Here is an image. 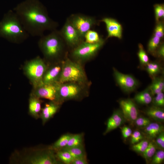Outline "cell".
<instances>
[{
    "label": "cell",
    "mask_w": 164,
    "mask_h": 164,
    "mask_svg": "<svg viewBox=\"0 0 164 164\" xmlns=\"http://www.w3.org/2000/svg\"><path fill=\"white\" fill-rule=\"evenodd\" d=\"M86 157L74 159L71 164H87Z\"/></svg>",
    "instance_id": "cell-41"
},
{
    "label": "cell",
    "mask_w": 164,
    "mask_h": 164,
    "mask_svg": "<svg viewBox=\"0 0 164 164\" xmlns=\"http://www.w3.org/2000/svg\"><path fill=\"white\" fill-rule=\"evenodd\" d=\"M160 41V38L154 36L150 39L148 45V50L150 53H153L156 50Z\"/></svg>",
    "instance_id": "cell-33"
},
{
    "label": "cell",
    "mask_w": 164,
    "mask_h": 164,
    "mask_svg": "<svg viewBox=\"0 0 164 164\" xmlns=\"http://www.w3.org/2000/svg\"><path fill=\"white\" fill-rule=\"evenodd\" d=\"M13 10L29 35L41 37L46 30H55L58 23L49 16L46 8L39 0H26Z\"/></svg>",
    "instance_id": "cell-1"
},
{
    "label": "cell",
    "mask_w": 164,
    "mask_h": 164,
    "mask_svg": "<svg viewBox=\"0 0 164 164\" xmlns=\"http://www.w3.org/2000/svg\"><path fill=\"white\" fill-rule=\"evenodd\" d=\"M84 39V42L89 43H95L100 41L102 39L100 38L99 36L96 31L90 30L85 34Z\"/></svg>",
    "instance_id": "cell-27"
},
{
    "label": "cell",
    "mask_w": 164,
    "mask_h": 164,
    "mask_svg": "<svg viewBox=\"0 0 164 164\" xmlns=\"http://www.w3.org/2000/svg\"><path fill=\"white\" fill-rule=\"evenodd\" d=\"M47 69L44 61L40 57H37L26 63L24 70L35 87L43 83V76Z\"/></svg>",
    "instance_id": "cell-5"
},
{
    "label": "cell",
    "mask_w": 164,
    "mask_h": 164,
    "mask_svg": "<svg viewBox=\"0 0 164 164\" xmlns=\"http://www.w3.org/2000/svg\"><path fill=\"white\" fill-rule=\"evenodd\" d=\"M104 43V40L103 39L97 43L93 44L87 43L83 41L73 48L72 56L77 60H87L95 55Z\"/></svg>",
    "instance_id": "cell-7"
},
{
    "label": "cell",
    "mask_w": 164,
    "mask_h": 164,
    "mask_svg": "<svg viewBox=\"0 0 164 164\" xmlns=\"http://www.w3.org/2000/svg\"><path fill=\"white\" fill-rule=\"evenodd\" d=\"M53 150L49 149L47 150L38 152L31 156L25 157L22 163L30 164H56L58 163Z\"/></svg>",
    "instance_id": "cell-9"
},
{
    "label": "cell",
    "mask_w": 164,
    "mask_h": 164,
    "mask_svg": "<svg viewBox=\"0 0 164 164\" xmlns=\"http://www.w3.org/2000/svg\"><path fill=\"white\" fill-rule=\"evenodd\" d=\"M82 84L75 82L57 84L56 97L54 101L59 104L65 100L78 97L82 91Z\"/></svg>",
    "instance_id": "cell-6"
},
{
    "label": "cell",
    "mask_w": 164,
    "mask_h": 164,
    "mask_svg": "<svg viewBox=\"0 0 164 164\" xmlns=\"http://www.w3.org/2000/svg\"><path fill=\"white\" fill-rule=\"evenodd\" d=\"M146 114L153 120L159 122L164 121V110L162 108L153 105L147 109Z\"/></svg>",
    "instance_id": "cell-20"
},
{
    "label": "cell",
    "mask_w": 164,
    "mask_h": 164,
    "mask_svg": "<svg viewBox=\"0 0 164 164\" xmlns=\"http://www.w3.org/2000/svg\"><path fill=\"white\" fill-rule=\"evenodd\" d=\"M29 35L13 10L9 11L0 22V37L12 43H22Z\"/></svg>",
    "instance_id": "cell-2"
},
{
    "label": "cell",
    "mask_w": 164,
    "mask_h": 164,
    "mask_svg": "<svg viewBox=\"0 0 164 164\" xmlns=\"http://www.w3.org/2000/svg\"><path fill=\"white\" fill-rule=\"evenodd\" d=\"M131 136L130 142L132 145L138 142L143 138L142 134L140 132L137 130H136L132 133Z\"/></svg>",
    "instance_id": "cell-37"
},
{
    "label": "cell",
    "mask_w": 164,
    "mask_h": 164,
    "mask_svg": "<svg viewBox=\"0 0 164 164\" xmlns=\"http://www.w3.org/2000/svg\"><path fill=\"white\" fill-rule=\"evenodd\" d=\"M64 41L59 31L56 29L47 35L40 37L38 43L45 58L53 60L60 56Z\"/></svg>",
    "instance_id": "cell-3"
},
{
    "label": "cell",
    "mask_w": 164,
    "mask_h": 164,
    "mask_svg": "<svg viewBox=\"0 0 164 164\" xmlns=\"http://www.w3.org/2000/svg\"><path fill=\"white\" fill-rule=\"evenodd\" d=\"M115 79L117 84L125 92H130L134 91L138 87V80L132 76L122 73L113 68Z\"/></svg>",
    "instance_id": "cell-11"
},
{
    "label": "cell",
    "mask_w": 164,
    "mask_h": 164,
    "mask_svg": "<svg viewBox=\"0 0 164 164\" xmlns=\"http://www.w3.org/2000/svg\"><path fill=\"white\" fill-rule=\"evenodd\" d=\"M156 138L155 143L156 146L160 148L161 149H163L164 148V131L159 134Z\"/></svg>",
    "instance_id": "cell-39"
},
{
    "label": "cell",
    "mask_w": 164,
    "mask_h": 164,
    "mask_svg": "<svg viewBox=\"0 0 164 164\" xmlns=\"http://www.w3.org/2000/svg\"><path fill=\"white\" fill-rule=\"evenodd\" d=\"M41 110L40 98L31 94L29 101V111L30 115L36 119L39 117Z\"/></svg>",
    "instance_id": "cell-19"
},
{
    "label": "cell",
    "mask_w": 164,
    "mask_h": 164,
    "mask_svg": "<svg viewBox=\"0 0 164 164\" xmlns=\"http://www.w3.org/2000/svg\"><path fill=\"white\" fill-rule=\"evenodd\" d=\"M56 151V157L60 160L66 164H71L74 158L67 151L63 149Z\"/></svg>",
    "instance_id": "cell-26"
},
{
    "label": "cell",
    "mask_w": 164,
    "mask_h": 164,
    "mask_svg": "<svg viewBox=\"0 0 164 164\" xmlns=\"http://www.w3.org/2000/svg\"><path fill=\"white\" fill-rule=\"evenodd\" d=\"M155 19L158 21L160 18L164 17V5L163 4H155L154 5Z\"/></svg>",
    "instance_id": "cell-36"
},
{
    "label": "cell",
    "mask_w": 164,
    "mask_h": 164,
    "mask_svg": "<svg viewBox=\"0 0 164 164\" xmlns=\"http://www.w3.org/2000/svg\"><path fill=\"white\" fill-rule=\"evenodd\" d=\"M164 160V151L161 149L156 152L152 157L150 163L151 164H160Z\"/></svg>",
    "instance_id": "cell-32"
},
{
    "label": "cell",
    "mask_w": 164,
    "mask_h": 164,
    "mask_svg": "<svg viewBox=\"0 0 164 164\" xmlns=\"http://www.w3.org/2000/svg\"><path fill=\"white\" fill-rule=\"evenodd\" d=\"M62 149L67 151L74 159L86 157L84 149L82 145L73 148Z\"/></svg>",
    "instance_id": "cell-28"
},
{
    "label": "cell",
    "mask_w": 164,
    "mask_h": 164,
    "mask_svg": "<svg viewBox=\"0 0 164 164\" xmlns=\"http://www.w3.org/2000/svg\"><path fill=\"white\" fill-rule=\"evenodd\" d=\"M164 26L162 23H159L156 26L154 31V36L160 38L162 37L164 33Z\"/></svg>",
    "instance_id": "cell-38"
},
{
    "label": "cell",
    "mask_w": 164,
    "mask_h": 164,
    "mask_svg": "<svg viewBox=\"0 0 164 164\" xmlns=\"http://www.w3.org/2000/svg\"><path fill=\"white\" fill-rule=\"evenodd\" d=\"M52 102L46 104L44 108L41 109L39 117L44 124L57 112L59 108V104L56 102Z\"/></svg>",
    "instance_id": "cell-17"
},
{
    "label": "cell",
    "mask_w": 164,
    "mask_h": 164,
    "mask_svg": "<svg viewBox=\"0 0 164 164\" xmlns=\"http://www.w3.org/2000/svg\"><path fill=\"white\" fill-rule=\"evenodd\" d=\"M59 83L75 82L82 84L87 80L84 71L79 63L67 59L62 63Z\"/></svg>",
    "instance_id": "cell-4"
},
{
    "label": "cell",
    "mask_w": 164,
    "mask_h": 164,
    "mask_svg": "<svg viewBox=\"0 0 164 164\" xmlns=\"http://www.w3.org/2000/svg\"><path fill=\"white\" fill-rule=\"evenodd\" d=\"M152 95L162 92L164 90V81L162 78H154L152 83L149 87Z\"/></svg>",
    "instance_id": "cell-22"
},
{
    "label": "cell",
    "mask_w": 164,
    "mask_h": 164,
    "mask_svg": "<svg viewBox=\"0 0 164 164\" xmlns=\"http://www.w3.org/2000/svg\"><path fill=\"white\" fill-rule=\"evenodd\" d=\"M146 70L150 76L153 78L160 71V65L156 62L149 63L146 65Z\"/></svg>",
    "instance_id": "cell-29"
},
{
    "label": "cell",
    "mask_w": 164,
    "mask_h": 164,
    "mask_svg": "<svg viewBox=\"0 0 164 164\" xmlns=\"http://www.w3.org/2000/svg\"><path fill=\"white\" fill-rule=\"evenodd\" d=\"M121 130L122 136L125 139H126L130 136L132 133V129L126 126L122 127Z\"/></svg>",
    "instance_id": "cell-40"
},
{
    "label": "cell",
    "mask_w": 164,
    "mask_h": 164,
    "mask_svg": "<svg viewBox=\"0 0 164 164\" xmlns=\"http://www.w3.org/2000/svg\"><path fill=\"white\" fill-rule=\"evenodd\" d=\"M134 122L137 127L143 128L146 127L151 122L148 118L141 116L138 117Z\"/></svg>",
    "instance_id": "cell-34"
},
{
    "label": "cell",
    "mask_w": 164,
    "mask_h": 164,
    "mask_svg": "<svg viewBox=\"0 0 164 164\" xmlns=\"http://www.w3.org/2000/svg\"><path fill=\"white\" fill-rule=\"evenodd\" d=\"M59 32L64 41L73 48L84 41L67 19Z\"/></svg>",
    "instance_id": "cell-10"
},
{
    "label": "cell",
    "mask_w": 164,
    "mask_h": 164,
    "mask_svg": "<svg viewBox=\"0 0 164 164\" xmlns=\"http://www.w3.org/2000/svg\"><path fill=\"white\" fill-rule=\"evenodd\" d=\"M72 134H67L63 135L50 147V149L56 151L65 147L67 145L68 141Z\"/></svg>",
    "instance_id": "cell-23"
},
{
    "label": "cell",
    "mask_w": 164,
    "mask_h": 164,
    "mask_svg": "<svg viewBox=\"0 0 164 164\" xmlns=\"http://www.w3.org/2000/svg\"><path fill=\"white\" fill-rule=\"evenodd\" d=\"M139 50L138 56L140 63L144 65H146L149 63V57L141 44L138 45Z\"/></svg>",
    "instance_id": "cell-31"
},
{
    "label": "cell",
    "mask_w": 164,
    "mask_h": 164,
    "mask_svg": "<svg viewBox=\"0 0 164 164\" xmlns=\"http://www.w3.org/2000/svg\"><path fill=\"white\" fill-rule=\"evenodd\" d=\"M62 68V64H57L47 69L43 76V82L46 84L58 82Z\"/></svg>",
    "instance_id": "cell-15"
},
{
    "label": "cell",
    "mask_w": 164,
    "mask_h": 164,
    "mask_svg": "<svg viewBox=\"0 0 164 164\" xmlns=\"http://www.w3.org/2000/svg\"><path fill=\"white\" fill-rule=\"evenodd\" d=\"M164 126L159 123L150 122L143 129L145 135L149 138L153 139L164 131Z\"/></svg>",
    "instance_id": "cell-18"
},
{
    "label": "cell",
    "mask_w": 164,
    "mask_h": 164,
    "mask_svg": "<svg viewBox=\"0 0 164 164\" xmlns=\"http://www.w3.org/2000/svg\"><path fill=\"white\" fill-rule=\"evenodd\" d=\"M106 25L108 32L107 38L111 37L121 39L122 37V28L121 25L115 19L106 17L101 21Z\"/></svg>",
    "instance_id": "cell-14"
},
{
    "label": "cell",
    "mask_w": 164,
    "mask_h": 164,
    "mask_svg": "<svg viewBox=\"0 0 164 164\" xmlns=\"http://www.w3.org/2000/svg\"><path fill=\"white\" fill-rule=\"evenodd\" d=\"M67 19L83 40L86 33L96 24L94 18L81 14L72 15Z\"/></svg>",
    "instance_id": "cell-8"
},
{
    "label": "cell",
    "mask_w": 164,
    "mask_h": 164,
    "mask_svg": "<svg viewBox=\"0 0 164 164\" xmlns=\"http://www.w3.org/2000/svg\"><path fill=\"white\" fill-rule=\"evenodd\" d=\"M57 83L53 84L43 83L34 87L31 95L39 98H44L51 101H54L56 97Z\"/></svg>",
    "instance_id": "cell-12"
},
{
    "label": "cell",
    "mask_w": 164,
    "mask_h": 164,
    "mask_svg": "<svg viewBox=\"0 0 164 164\" xmlns=\"http://www.w3.org/2000/svg\"><path fill=\"white\" fill-rule=\"evenodd\" d=\"M119 103L125 120L134 122L138 115V109L135 103L129 98L121 100Z\"/></svg>",
    "instance_id": "cell-13"
},
{
    "label": "cell",
    "mask_w": 164,
    "mask_h": 164,
    "mask_svg": "<svg viewBox=\"0 0 164 164\" xmlns=\"http://www.w3.org/2000/svg\"><path fill=\"white\" fill-rule=\"evenodd\" d=\"M83 135L82 134L72 135L66 146L63 148H69L82 145Z\"/></svg>",
    "instance_id": "cell-25"
},
{
    "label": "cell",
    "mask_w": 164,
    "mask_h": 164,
    "mask_svg": "<svg viewBox=\"0 0 164 164\" xmlns=\"http://www.w3.org/2000/svg\"><path fill=\"white\" fill-rule=\"evenodd\" d=\"M152 102L153 105L162 107L164 106V94L163 92L159 93L152 99Z\"/></svg>",
    "instance_id": "cell-35"
},
{
    "label": "cell",
    "mask_w": 164,
    "mask_h": 164,
    "mask_svg": "<svg viewBox=\"0 0 164 164\" xmlns=\"http://www.w3.org/2000/svg\"><path fill=\"white\" fill-rule=\"evenodd\" d=\"M152 95L149 87L138 93L135 96L134 99L138 103L141 104H148L152 102Z\"/></svg>",
    "instance_id": "cell-21"
},
{
    "label": "cell",
    "mask_w": 164,
    "mask_h": 164,
    "mask_svg": "<svg viewBox=\"0 0 164 164\" xmlns=\"http://www.w3.org/2000/svg\"><path fill=\"white\" fill-rule=\"evenodd\" d=\"M158 55L162 57L164 56V45H162L159 48L158 52Z\"/></svg>",
    "instance_id": "cell-42"
},
{
    "label": "cell",
    "mask_w": 164,
    "mask_h": 164,
    "mask_svg": "<svg viewBox=\"0 0 164 164\" xmlns=\"http://www.w3.org/2000/svg\"><path fill=\"white\" fill-rule=\"evenodd\" d=\"M125 119L121 111L120 110L114 111L111 116L108 119L107 123V127L104 134L112 131L121 126Z\"/></svg>",
    "instance_id": "cell-16"
},
{
    "label": "cell",
    "mask_w": 164,
    "mask_h": 164,
    "mask_svg": "<svg viewBox=\"0 0 164 164\" xmlns=\"http://www.w3.org/2000/svg\"><path fill=\"white\" fill-rule=\"evenodd\" d=\"M156 146L153 141L149 142L147 148L142 154L147 163H150L152 157L156 152Z\"/></svg>",
    "instance_id": "cell-24"
},
{
    "label": "cell",
    "mask_w": 164,
    "mask_h": 164,
    "mask_svg": "<svg viewBox=\"0 0 164 164\" xmlns=\"http://www.w3.org/2000/svg\"><path fill=\"white\" fill-rule=\"evenodd\" d=\"M149 142L146 139H142L133 145L132 149L136 152L142 154L148 147Z\"/></svg>",
    "instance_id": "cell-30"
}]
</instances>
